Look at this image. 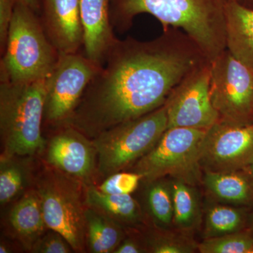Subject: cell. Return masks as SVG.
<instances>
[{
    "instance_id": "obj_1",
    "label": "cell",
    "mask_w": 253,
    "mask_h": 253,
    "mask_svg": "<svg viewBox=\"0 0 253 253\" xmlns=\"http://www.w3.org/2000/svg\"><path fill=\"white\" fill-rule=\"evenodd\" d=\"M208 63L197 44L177 28H168L150 41L118 40L66 126L94 139L159 109L184 78Z\"/></svg>"
},
{
    "instance_id": "obj_2",
    "label": "cell",
    "mask_w": 253,
    "mask_h": 253,
    "mask_svg": "<svg viewBox=\"0 0 253 253\" xmlns=\"http://www.w3.org/2000/svg\"><path fill=\"white\" fill-rule=\"evenodd\" d=\"M227 0H112L111 21L120 33L128 31L137 15L151 14L163 31L177 28L197 44L211 62L226 49Z\"/></svg>"
},
{
    "instance_id": "obj_3",
    "label": "cell",
    "mask_w": 253,
    "mask_h": 253,
    "mask_svg": "<svg viewBox=\"0 0 253 253\" xmlns=\"http://www.w3.org/2000/svg\"><path fill=\"white\" fill-rule=\"evenodd\" d=\"M46 79L21 83L0 81V157L44 153Z\"/></svg>"
},
{
    "instance_id": "obj_4",
    "label": "cell",
    "mask_w": 253,
    "mask_h": 253,
    "mask_svg": "<svg viewBox=\"0 0 253 253\" xmlns=\"http://www.w3.org/2000/svg\"><path fill=\"white\" fill-rule=\"evenodd\" d=\"M59 57L39 15L16 0L0 63V81L21 83L45 79Z\"/></svg>"
},
{
    "instance_id": "obj_5",
    "label": "cell",
    "mask_w": 253,
    "mask_h": 253,
    "mask_svg": "<svg viewBox=\"0 0 253 253\" xmlns=\"http://www.w3.org/2000/svg\"><path fill=\"white\" fill-rule=\"evenodd\" d=\"M85 186L46 164L34 186L48 229L64 236L76 253L86 251Z\"/></svg>"
},
{
    "instance_id": "obj_6",
    "label": "cell",
    "mask_w": 253,
    "mask_h": 253,
    "mask_svg": "<svg viewBox=\"0 0 253 253\" xmlns=\"http://www.w3.org/2000/svg\"><path fill=\"white\" fill-rule=\"evenodd\" d=\"M168 129L165 104L152 112L121 123L92 139L98 174L104 178L131 168L157 144Z\"/></svg>"
},
{
    "instance_id": "obj_7",
    "label": "cell",
    "mask_w": 253,
    "mask_h": 253,
    "mask_svg": "<svg viewBox=\"0 0 253 253\" xmlns=\"http://www.w3.org/2000/svg\"><path fill=\"white\" fill-rule=\"evenodd\" d=\"M206 130L168 128L151 151L132 166L142 182L170 177L196 186L203 179L201 154Z\"/></svg>"
},
{
    "instance_id": "obj_8",
    "label": "cell",
    "mask_w": 253,
    "mask_h": 253,
    "mask_svg": "<svg viewBox=\"0 0 253 253\" xmlns=\"http://www.w3.org/2000/svg\"><path fill=\"white\" fill-rule=\"evenodd\" d=\"M210 93L219 121L253 124V71L228 49L211 62Z\"/></svg>"
},
{
    "instance_id": "obj_9",
    "label": "cell",
    "mask_w": 253,
    "mask_h": 253,
    "mask_svg": "<svg viewBox=\"0 0 253 253\" xmlns=\"http://www.w3.org/2000/svg\"><path fill=\"white\" fill-rule=\"evenodd\" d=\"M101 68L85 54H59L46 79L44 125L54 129L66 126Z\"/></svg>"
},
{
    "instance_id": "obj_10",
    "label": "cell",
    "mask_w": 253,
    "mask_h": 253,
    "mask_svg": "<svg viewBox=\"0 0 253 253\" xmlns=\"http://www.w3.org/2000/svg\"><path fill=\"white\" fill-rule=\"evenodd\" d=\"M211 64L201 66L184 78L168 96L165 106L168 128L208 130L219 121L210 93Z\"/></svg>"
},
{
    "instance_id": "obj_11",
    "label": "cell",
    "mask_w": 253,
    "mask_h": 253,
    "mask_svg": "<svg viewBox=\"0 0 253 253\" xmlns=\"http://www.w3.org/2000/svg\"><path fill=\"white\" fill-rule=\"evenodd\" d=\"M253 163V124L219 121L206 130L201 154L204 171H244Z\"/></svg>"
},
{
    "instance_id": "obj_12",
    "label": "cell",
    "mask_w": 253,
    "mask_h": 253,
    "mask_svg": "<svg viewBox=\"0 0 253 253\" xmlns=\"http://www.w3.org/2000/svg\"><path fill=\"white\" fill-rule=\"evenodd\" d=\"M55 130L43 153L45 164L84 185L93 184L98 170L97 151L92 139L71 126Z\"/></svg>"
},
{
    "instance_id": "obj_13",
    "label": "cell",
    "mask_w": 253,
    "mask_h": 253,
    "mask_svg": "<svg viewBox=\"0 0 253 253\" xmlns=\"http://www.w3.org/2000/svg\"><path fill=\"white\" fill-rule=\"evenodd\" d=\"M41 21L59 54L79 52L84 46L81 0H42Z\"/></svg>"
},
{
    "instance_id": "obj_14",
    "label": "cell",
    "mask_w": 253,
    "mask_h": 253,
    "mask_svg": "<svg viewBox=\"0 0 253 253\" xmlns=\"http://www.w3.org/2000/svg\"><path fill=\"white\" fill-rule=\"evenodd\" d=\"M112 0H81L84 54L102 67L118 39L111 21Z\"/></svg>"
},
{
    "instance_id": "obj_15",
    "label": "cell",
    "mask_w": 253,
    "mask_h": 253,
    "mask_svg": "<svg viewBox=\"0 0 253 253\" xmlns=\"http://www.w3.org/2000/svg\"><path fill=\"white\" fill-rule=\"evenodd\" d=\"M5 226L9 235L29 252L49 230L41 199L35 187L14 201L5 218Z\"/></svg>"
},
{
    "instance_id": "obj_16",
    "label": "cell",
    "mask_w": 253,
    "mask_h": 253,
    "mask_svg": "<svg viewBox=\"0 0 253 253\" xmlns=\"http://www.w3.org/2000/svg\"><path fill=\"white\" fill-rule=\"evenodd\" d=\"M226 46L253 71V9L234 1L226 4Z\"/></svg>"
},
{
    "instance_id": "obj_17",
    "label": "cell",
    "mask_w": 253,
    "mask_h": 253,
    "mask_svg": "<svg viewBox=\"0 0 253 253\" xmlns=\"http://www.w3.org/2000/svg\"><path fill=\"white\" fill-rule=\"evenodd\" d=\"M84 199L86 207L94 209L123 226L139 227L145 223L142 207L131 195L108 194L96 186H85Z\"/></svg>"
},
{
    "instance_id": "obj_18",
    "label": "cell",
    "mask_w": 253,
    "mask_h": 253,
    "mask_svg": "<svg viewBox=\"0 0 253 253\" xmlns=\"http://www.w3.org/2000/svg\"><path fill=\"white\" fill-rule=\"evenodd\" d=\"M35 158L31 156L0 157V204L14 202L34 187Z\"/></svg>"
},
{
    "instance_id": "obj_19",
    "label": "cell",
    "mask_w": 253,
    "mask_h": 253,
    "mask_svg": "<svg viewBox=\"0 0 253 253\" xmlns=\"http://www.w3.org/2000/svg\"><path fill=\"white\" fill-rule=\"evenodd\" d=\"M203 182L208 192L214 199L227 204L242 205L253 197V186L246 172L204 171Z\"/></svg>"
},
{
    "instance_id": "obj_20",
    "label": "cell",
    "mask_w": 253,
    "mask_h": 253,
    "mask_svg": "<svg viewBox=\"0 0 253 253\" xmlns=\"http://www.w3.org/2000/svg\"><path fill=\"white\" fill-rule=\"evenodd\" d=\"M126 236L125 227L117 221L86 207V251L91 253H114Z\"/></svg>"
},
{
    "instance_id": "obj_21",
    "label": "cell",
    "mask_w": 253,
    "mask_h": 253,
    "mask_svg": "<svg viewBox=\"0 0 253 253\" xmlns=\"http://www.w3.org/2000/svg\"><path fill=\"white\" fill-rule=\"evenodd\" d=\"M142 207L145 217L154 228L163 230L173 229V200L170 179L166 177L144 181Z\"/></svg>"
},
{
    "instance_id": "obj_22",
    "label": "cell",
    "mask_w": 253,
    "mask_h": 253,
    "mask_svg": "<svg viewBox=\"0 0 253 253\" xmlns=\"http://www.w3.org/2000/svg\"><path fill=\"white\" fill-rule=\"evenodd\" d=\"M173 200V229L189 234L199 228L202 218L201 201L195 186L170 179Z\"/></svg>"
},
{
    "instance_id": "obj_23",
    "label": "cell",
    "mask_w": 253,
    "mask_h": 253,
    "mask_svg": "<svg viewBox=\"0 0 253 253\" xmlns=\"http://www.w3.org/2000/svg\"><path fill=\"white\" fill-rule=\"evenodd\" d=\"M244 222V213L237 208L212 205L208 208L205 216V239L241 231Z\"/></svg>"
},
{
    "instance_id": "obj_24",
    "label": "cell",
    "mask_w": 253,
    "mask_h": 253,
    "mask_svg": "<svg viewBox=\"0 0 253 253\" xmlns=\"http://www.w3.org/2000/svg\"><path fill=\"white\" fill-rule=\"evenodd\" d=\"M144 238L148 253H192L199 248V244L189 234L177 230L154 228V230L146 233Z\"/></svg>"
},
{
    "instance_id": "obj_25",
    "label": "cell",
    "mask_w": 253,
    "mask_h": 253,
    "mask_svg": "<svg viewBox=\"0 0 253 253\" xmlns=\"http://www.w3.org/2000/svg\"><path fill=\"white\" fill-rule=\"evenodd\" d=\"M198 251L201 253H253V234L241 230L206 239L199 244Z\"/></svg>"
},
{
    "instance_id": "obj_26",
    "label": "cell",
    "mask_w": 253,
    "mask_h": 253,
    "mask_svg": "<svg viewBox=\"0 0 253 253\" xmlns=\"http://www.w3.org/2000/svg\"><path fill=\"white\" fill-rule=\"evenodd\" d=\"M141 182L142 176L139 173L121 171L105 178L103 182L96 187L105 194L131 195L138 189Z\"/></svg>"
},
{
    "instance_id": "obj_27",
    "label": "cell",
    "mask_w": 253,
    "mask_h": 253,
    "mask_svg": "<svg viewBox=\"0 0 253 253\" xmlns=\"http://www.w3.org/2000/svg\"><path fill=\"white\" fill-rule=\"evenodd\" d=\"M73 248L64 236L56 231L49 229L37 241L32 249L33 253H70Z\"/></svg>"
},
{
    "instance_id": "obj_28",
    "label": "cell",
    "mask_w": 253,
    "mask_h": 253,
    "mask_svg": "<svg viewBox=\"0 0 253 253\" xmlns=\"http://www.w3.org/2000/svg\"><path fill=\"white\" fill-rule=\"evenodd\" d=\"M16 0H0V49L4 54Z\"/></svg>"
},
{
    "instance_id": "obj_29",
    "label": "cell",
    "mask_w": 253,
    "mask_h": 253,
    "mask_svg": "<svg viewBox=\"0 0 253 253\" xmlns=\"http://www.w3.org/2000/svg\"><path fill=\"white\" fill-rule=\"evenodd\" d=\"M148 253L144 236H126L114 253Z\"/></svg>"
},
{
    "instance_id": "obj_30",
    "label": "cell",
    "mask_w": 253,
    "mask_h": 253,
    "mask_svg": "<svg viewBox=\"0 0 253 253\" xmlns=\"http://www.w3.org/2000/svg\"><path fill=\"white\" fill-rule=\"evenodd\" d=\"M21 1L29 6L39 16L41 15L42 0H21Z\"/></svg>"
},
{
    "instance_id": "obj_31",
    "label": "cell",
    "mask_w": 253,
    "mask_h": 253,
    "mask_svg": "<svg viewBox=\"0 0 253 253\" xmlns=\"http://www.w3.org/2000/svg\"><path fill=\"white\" fill-rule=\"evenodd\" d=\"M11 245L9 242L1 240V244H0V253H8L13 252Z\"/></svg>"
},
{
    "instance_id": "obj_32",
    "label": "cell",
    "mask_w": 253,
    "mask_h": 253,
    "mask_svg": "<svg viewBox=\"0 0 253 253\" xmlns=\"http://www.w3.org/2000/svg\"><path fill=\"white\" fill-rule=\"evenodd\" d=\"M227 1H234L242 6L253 9V0H227Z\"/></svg>"
},
{
    "instance_id": "obj_33",
    "label": "cell",
    "mask_w": 253,
    "mask_h": 253,
    "mask_svg": "<svg viewBox=\"0 0 253 253\" xmlns=\"http://www.w3.org/2000/svg\"><path fill=\"white\" fill-rule=\"evenodd\" d=\"M244 171L247 173V174L253 179V163L251 166H249V167L246 168V169H245Z\"/></svg>"
},
{
    "instance_id": "obj_34",
    "label": "cell",
    "mask_w": 253,
    "mask_h": 253,
    "mask_svg": "<svg viewBox=\"0 0 253 253\" xmlns=\"http://www.w3.org/2000/svg\"></svg>"
}]
</instances>
